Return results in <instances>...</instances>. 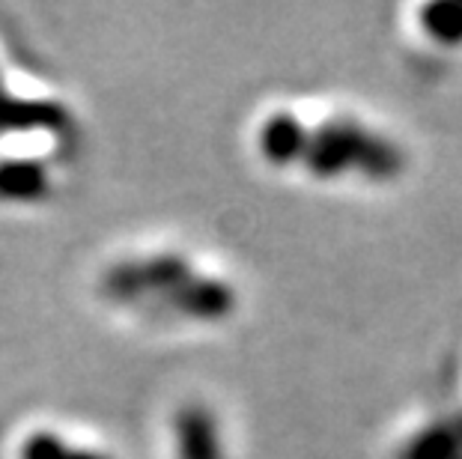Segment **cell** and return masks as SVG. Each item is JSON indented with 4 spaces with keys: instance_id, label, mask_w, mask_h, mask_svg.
Wrapping results in <instances>:
<instances>
[{
    "instance_id": "6da1fadb",
    "label": "cell",
    "mask_w": 462,
    "mask_h": 459,
    "mask_svg": "<svg viewBox=\"0 0 462 459\" xmlns=\"http://www.w3.org/2000/svg\"><path fill=\"white\" fill-rule=\"evenodd\" d=\"M263 155L278 164H304L322 179L358 170L370 179H391L402 170V155L391 141L352 120H331L317 132L304 129L301 116L274 114L260 129Z\"/></svg>"
},
{
    "instance_id": "7a4b0ae2",
    "label": "cell",
    "mask_w": 462,
    "mask_h": 459,
    "mask_svg": "<svg viewBox=\"0 0 462 459\" xmlns=\"http://www.w3.org/2000/svg\"><path fill=\"white\" fill-rule=\"evenodd\" d=\"M102 287L111 301H152L167 305V314L180 319L212 322L230 314L233 296L221 280L198 275L189 260L155 253V257L125 260L105 275Z\"/></svg>"
},
{
    "instance_id": "3957f363",
    "label": "cell",
    "mask_w": 462,
    "mask_h": 459,
    "mask_svg": "<svg viewBox=\"0 0 462 459\" xmlns=\"http://www.w3.org/2000/svg\"><path fill=\"white\" fill-rule=\"evenodd\" d=\"M176 456L189 459L191 451L194 459H221V447H218V427L206 412L198 409H185V412L176 418Z\"/></svg>"
},
{
    "instance_id": "277c9868",
    "label": "cell",
    "mask_w": 462,
    "mask_h": 459,
    "mask_svg": "<svg viewBox=\"0 0 462 459\" xmlns=\"http://www.w3.org/2000/svg\"><path fill=\"white\" fill-rule=\"evenodd\" d=\"M402 459H462V418L420 429L402 451Z\"/></svg>"
},
{
    "instance_id": "5b68a950",
    "label": "cell",
    "mask_w": 462,
    "mask_h": 459,
    "mask_svg": "<svg viewBox=\"0 0 462 459\" xmlns=\"http://www.w3.org/2000/svg\"><path fill=\"white\" fill-rule=\"evenodd\" d=\"M18 459H111V456L93 451V447L75 445L72 438H63L54 429H39V433H31L22 442Z\"/></svg>"
},
{
    "instance_id": "8992f818",
    "label": "cell",
    "mask_w": 462,
    "mask_h": 459,
    "mask_svg": "<svg viewBox=\"0 0 462 459\" xmlns=\"http://www.w3.org/2000/svg\"><path fill=\"white\" fill-rule=\"evenodd\" d=\"M420 27L441 45L462 42V4H436L420 9Z\"/></svg>"
}]
</instances>
